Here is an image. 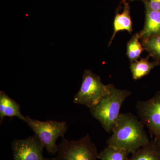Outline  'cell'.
<instances>
[{
  "instance_id": "6da1fadb",
  "label": "cell",
  "mask_w": 160,
  "mask_h": 160,
  "mask_svg": "<svg viewBox=\"0 0 160 160\" xmlns=\"http://www.w3.org/2000/svg\"><path fill=\"white\" fill-rule=\"evenodd\" d=\"M107 140V145L132 154L146 145L149 141L144 125L130 112L121 113Z\"/></svg>"
},
{
  "instance_id": "7a4b0ae2",
  "label": "cell",
  "mask_w": 160,
  "mask_h": 160,
  "mask_svg": "<svg viewBox=\"0 0 160 160\" xmlns=\"http://www.w3.org/2000/svg\"><path fill=\"white\" fill-rule=\"evenodd\" d=\"M131 92L110 84L109 91L90 108L91 115L98 120L108 133L112 132L120 114L122 105Z\"/></svg>"
},
{
  "instance_id": "3957f363",
  "label": "cell",
  "mask_w": 160,
  "mask_h": 160,
  "mask_svg": "<svg viewBox=\"0 0 160 160\" xmlns=\"http://www.w3.org/2000/svg\"><path fill=\"white\" fill-rule=\"evenodd\" d=\"M26 122L34 132L35 135L42 143L48 153L52 155L57 153V140L60 137L64 138L68 130V125L66 122L52 120L42 122L26 116Z\"/></svg>"
},
{
  "instance_id": "277c9868",
  "label": "cell",
  "mask_w": 160,
  "mask_h": 160,
  "mask_svg": "<svg viewBox=\"0 0 160 160\" xmlns=\"http://www.w3.org/2000/svg\"><path fill=\"white\" fill-rule=\"evenodd\" d=\"M56 160H97L99 155L97 146L87 134L78 140L63 138L58 146Z\"/></svg>"
},
{
  "instance_id": "5b68a950",
  "label": "cell",
  "mask_w": 160,
  "mask_h": 160,
  "mask_svg": "<svg viewBox=\"0 0 160 160\" xmlns=\"http://www.w3.org/2000/svg\"><path fill=\"white\" fill-rule=\"evenodd\" d=\"M109 86L110 84L106 85L102 82L99 76L86 69L83 73L79 90L73 98V102L90 109L108 92Z\"/></svg>"
},
{
  "instance_id": "8992f818",
  "label": "cell",
  "mask_w": 160,
  "mask_h": 160,
  "mask_svg": "<svg viewBox=\"0 0 160 160\" xmlns=\"http://www.w3.org/2000/svg\"><path fill=\"white\" fill-rule=\"evenodd\" d=\"M136 108L140 121L152 134L160 137V92L146 101H139Z\"/></svg>"
},
{
  "instance_id": "52a82bcc",
  "label": "cell",
  "mask_w": 160,
  "mask_h": 160,
  "mask_svg": "<svg viewBox=\"0 0 160 160\" xmlns=\"http://www.w3.org/2000/svg\"><path fill=\"white\" fill-rule=\"evenodd\" d=\"M44 148L35 135L23 139H16L11 145L14 160H56V158L44 157Z\"/></svg>"
},
{
  "instance_id": "ba28073f",
  "label": "cell",
  "mask_w": 160,
  "mask_h": 160,
  "mask_svg": "<svg viewBox=\"0 0 160 160\" xmlns=\"http://www.w3.org/2000/svg\"><path fill=\"white\" fill-rule=\"evenodd\" d=\"M19 104L12 99L6 92L0 91V123L2 125L5 118L17 117L26 122V116L20 111Z\"/></svg>"
},
{
  "instance_id": "9c48e42d",
  "label": "cell",
  "mask_w": 160,
  "mask_h": 160,
  "mask_svg": "<svg viewBox=\"0 0 160 160\" xmlns=\"http://www.w3.org/2000/svg\"><path fill=\"white\" fill-rule=\"evenodd\" d=\"M146 21L140 32V39L160 34V11L146 9Z\"/></svg>"
},
{
  "instance_id": "30bf717a",
  "label": "cell",
  "mask_w": 160,
  "mask_h": 160,
  "mask_svg": "<svg viewBox=\"0 0 160 160\" xmlns=\"http://www.w3.org/2000/svg\"><path fill=\"white\" fill-rule=\"evenodd\" d=\"M113 34L109 42V46H110L113 39L118 32L123 30H126L129 33L132 32V22L130 13V7L129 4L124 2V9L122 13H117L115 17L113 22Z\"/></svg>"
},
{
  "instance_id": "8fae6325",
  "label": "cell",
  "mask_w": 160,
  "mask_h": 160,
  "mask_svg": "<svg viewBox=\"0 0 160 160\" xmlns=\"http://www.w3.org/2000/svg\"><path fill=\"white\" fill-rule=\"evenodd\" d=\"M128 160H160V146L157 141H149L131 154Z\"/></svg>"
},
{
  "instance_id": "7c38bea8",
  "label": "cell",
  "mask_w": 160,
  "mask_h": 160,
  "mask_svg": "<svg viewBox=\"0 0 160 160\" xmlns=\"http://www.w3.org/2000/svg\"><path fill=\"white\" fill-rule=\"evenodd\" d=\"M158 64L156 62H149L148 57L132 62L130 65V69L132 78L138 80L144 77L149 74Z\"/></svg>"
},
{
  "instance_id": "4fadbf2b",
  "label": "cell",
  "mask_w": 160,
  "mask_h": 160,
  "mask_svg": "<svg viewBox=\"0 0 160 160\" xmlns=\"http://www.w3.org/2000/svg\"><path fill=\"white\" fill-rule=\"evenodd\" d=\"M141 40L143 48L149 52V55L154 58L157 62L160 61V34Z\"/></svg>"
},
{
  "instance_id": "5bb4252c",
  "label": "cell",
  "mask_w": 160,
  "mask_h": 160,
  "mask_svg": "<svg viewBox=\"0 0 160 160\" xmlns=\"http://www.w3.org/2000/svg\"><path fill=\"white\" fill-rule=\"evenodd\" d=\"M140 40L139 35L137 33L132 36L127 43L126 54L131 63L138 60L145 50Z\"/></svg>"
},
{
  "instance_id": "9a60e30c",
  "label": "cell",
  "mask_w": 160,
  "mask_h": 160,
  "mask_svg": "<svg viewBox=\"0 0 160 160\" xmlns=\"http://www.w3.org/2000/svg\"><path fill=\"white\" fill-rule=\"evenodd\" d=\"M129 153L124 150L107 146L99 152L101 160H128Z\"/></svg>"
},
{
  "instance_id": "2e32d148",
  "label": "cell",
  "mask_w": 160,
  "mask_h": 160,
  "mask_svg": "<svg viewBox=\"0 0 160 160\" xmlns=\"http://www.w3.org/2000/svg\"><path fill=\"white\" fill-rule=\"evenodd\" d=\"M146 9L160 11V0H145Z\"/></svg>"
},
{
  "instance_id": "e0dca14e",
  "label": "cell",
  "mask_w": 160,
  "mask_h": 160,
  "mask_svg": "<svg viewBox=\"0 0 160 160\" xmlns=\"http://www.w3.org/2000/svg\"><path fill=\"white\" fill-rule=\"evenodd\" d=\"M158 144H159V146H160V137L159 138L158 141H157Z\"/></svg>"
},
{
  "instance_id": "ac0fdd59",
  "label": "cell",
  "mask_w": 160,
  "mask_h": 160,
  "mask_svg": "<svg viewBox=\"0 0 160 160\" xmlns=\"http://www.w3.org/2000/svg\"><path fill=\"white\" fill-rule=\"evenodd\" d=\"M132 1H133V0H132Z\"/></svg>"
}]
</instances>
